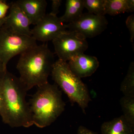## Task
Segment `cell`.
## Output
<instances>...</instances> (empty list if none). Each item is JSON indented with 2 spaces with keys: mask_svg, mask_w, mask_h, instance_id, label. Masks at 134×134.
<instances>
[{
  "mask_svg": "<svg viewBox=\"0 0 134 134\" xmlns=\"http://www.w3.org/2000/svg\"><path fill=\"white\" fill-rule=\"evenodd\" d=\"M52 10L50 14L54 15L57 16L59 12V8L62 5V0H52Z\"/></svg>",
  "mask_w": 134,
  "mask_h": 134,
  "instance_id": "44dd1931",
  "label": "cell"
},
{
  "mask_svg": "<svg viewBox=\"0 0 134 134\" xmlns=\"http://www.w3.org/2000/svg\"><path fill=\"white\" fill-rule=\"evenodd\" d=\"M77 134H99L83 126H80L77 130Z\"/></svg>",
  "mask_w": 134,
  "mask_h": 134,
  "instance_id": "7402d4cb",
  "label": "cell"
},
{
  "mask_svg": "<svg viewBox=\"0 0 134 134\" xmlns=\"http://www.w3.org/2000/svg\"><path fill=\"white\" fill-rule=\"evenodd\" d=\"M6 16L3 19H0V31L2 28V26L5 24L6 21Z\"/></svg>",
  "mask_w": 134,
  "mask_h": 134,
  "instance_id": "cb8c5ba5",
  "label": "cell"
},
{
  "mask_svg": "<svg viewBox=\"0 0 134 134\" xmlns=\"http://www.w3.org/2000/svg\"><path fill=\"white\" fill-rule=\"evenodd\" d=\"M123 116L130 122L134 124V97L123 96L120 100Z\"/></svg>",
  "mask_w": 134,
  "mask_h": 134,
  "instance_id": "2e32d148",
  "label": "cell"
},
{
  "mask_svg": "<svg viewBox=\"0 0 134 134\" xmlns=\"http://www.w3.org/2000/svg\"><path fill=\"white\" fill-rule=\"evenodd\" d=\"M67 29L66 24L59 17L49 13L31 29V36L36 41L44 43L52 41Z\"/></svg>",
  "mask_w": 134,
  "mask_h": 134,
  "instance_id": "ba28073f",
  "label": "cell"
},
{
  "mask_svg": "<svg viewBox=\"0 0 134 134\" xmlns=\"http://www.w3.org/2000/svg\"><path fill=\"white\" fill-rule=\"evenodd\" d=\"M51 75L55 83L59 86L69 98L72 104L76 103L86 113L91 100L87 86L81 78L74 74L68 62L58 59L54 63Z\"/></svg>",
  "mask_w": 134,
  "mask_h": 134,
  "instance_id": "277c9868",
  "label": "cell"
},
{
  "mask_svg": "<svg viewBox=\"0 0 134 134\" xmlns=\"http://www.w3.org/2000/svg\"><path fill=\"white\" fill-rule=\"evenodd\" d=\"M101 134H134V124L122 115L104 122L101 127Z\"/></svg>",
  "mask_w": 134,
  "mask_h": 134,
  "instance_id": "7c38bea8",
  "label": "cell"
},
{
  "mask_svg": "<svg viewBox=\"0 0 134 134\" xmlns=\"http://www.w3.org/2000/svg\"><path fill=\"white\" fill-rule=\"evenodd\" d=\"M7 69H5L4 66L1 60H0V76H1L3 74L7 71Z\"/></svg>",
  "mask_w": 134,
  "mask_h": 134,
  "instance_id": "603a6c76",
  "label": "cell"
},
{
  "mask_svg": "<svg viewBox=\"0 0 134 134\" xmlns=\"http://www.w3.org/2000/svg\"><path fill=\"white\" fill-rule=\"evenodd\" d=\"M37 45L32 36L15 33L4 25L0 31V60L4 68L12 58Z\"/></svg>",
  "mask_w": 134,
  "mask_h": 134,
  "instance_id": "5b68a950",
  "label": "cell"
},
{
  "mask_svg": "<svg viewBox=\"0 0 134 134\" xmlns=\"http://www.w3.org/2000/svg\"><path fill=\"white\" fill-rule=\"evenodd\" d=\"M0 116L3 122L7 124V116L5 109V103L1 92L0 91Z\"/></svg>",
  "mask_w": 134,
  "mask_h": 134,
  "instance_id": "d6986e66",
  "label": "cell"
},
{
  "mask_svg": "<svg viewBox=\"0 0 134 134\" xmlns=\"http://www.w3.org/2000/svg\"><path fill=\"white\" fill-rule=\"evenodd\" d=\"M105 14L115 16L134 10V0H105Z\"/></svg>",
  "mask_w": 134,
  "mask_h": 134,
  "instance_id": "4fadbf2b",
  "label": "cell"
},
{
  "mask_svg": "<svg viewBox=\"0 0 134 134\" xmlns=\"http://www.w3.org/2000/svg\"><path fill=\"white\" fill-rule=\"evenodd\" d=\"M9 8L10 5L6 2L0 0V19H3L7 16L6 14Z\"/></svg>",
  "mask_w": 134,
  "mask_h": 134,
  "instance_id": "ffe728a7",
  "label": "cell"
},
{
  "mask_svg": "<svg viewBox=\"0 0 134 134\" xmlns=\"http://www.w3.org/2000/svg\"><path fill=\"white\" fill-rule=\"evenodd\" d=\"M84 7L88 13L97 15L105 16V0H83Z\"/></svg>",
  "mask_w": 134,
  "mask_h": 134,
  "instance_id": "e0dca14e",
  "label": "cell"
},
{
  "mask_svg": "<svg viewBox=\"0 0 134 134\" xmlns=\"http://www.w3.org/2000/svg\"><path fill=\"white\" fill-rule=\"evenodd\" d=\"M14 2L26 15L31 24L36 25L46 14V0H18Z\"/></svg>",
  "mask_w": 134,
  "mask_h": 134,
  "instance_id": "8fae6325",
  "label": "cell"
},
{
  "mask_svg": "<svg viewBox=\"0 0 134 134\" xmlns=\"http://www.w3.org/2000/svg\"><path fill=\"white\" fill-rule=\"evenodd\" d=\"M9 10L4 25L15 33L31 36V24L26 15L14 2L10 5Z\"/></svg>",
  "mask_w": 134,
  "mask_h": 134,
  "instance_id": "30bf717a",
  "label": "cell"
},
{
  "mask_svg": "<svg viewBox=\"0 0 134 134\" xmlns=\"http://www.w3.org/2000/svg\"><path fill=\"white\" fill-rule=\"evenodd\" d=\"M55 62L54 54L45 44L37 45L20 55L16 69L19 80L27 91L48 82Z\"/></svg>",
  "mask_w": 134,
  "mask_h": 134,
  "instance_id": "6da1fadb",
  "label": "cell"
},
{
  "mask_svg": "<svg viewBox=\"0 0 134 134\" xmlns=\"http://www.w3.org/2000/svg\"><path fill=\"white\" fill-rule=\"evenodd\" d=\"M55 53L59 59L69 61L88 47L86 39L76 32L66 30L52 41Z\"/></svg>",
  "mask_w": 134,
  "mask_h": 134,
  "instance_id": "8992f818",
  "label": "cell"
},
{
  "mask_svg": "<svg viewBox=\"0 0 134 134\" xmlns=\"http://www.w3.org/2000/svg\"><path fill=\"white\" fill-rule=\"evenodd\" d=\"M29 103L33 125L43 128L51 125L65 109L62 93L56 84L37 87Z\"/></svg>",
  "mask_w": 134,
  "mask_h": 134,
  "instance_id": "3957f363",
  "label": "cell"
},
{
  "mask_svg": "<svg viewBox=\"0 0 134 134\" xmlns=\"http://www.w3.org/2000/svg\"><path fill=\"white\" fill-rule=\"evenodd\" d=\"M83 0H67L65 14L59 17L63 23L68 24L74 21L83 14Z\"/></svg>",
  "mask_w": 134,
  "mask_h": 134,
  "instance_id": "5bb4252c",
  "label": "cell"
},
{
  "mask_svg": "<svg viewBox=\"0 0 134 134\" xmlns=\"http://www.w3.org/2000/svg\"><path fill=\"white\" fill-rule=\"evenodd\" d=\"M0 91L5 103L7 124L12 127L32 126L29 103L26 100L27 91L19 78L7 70L0 76Z\"/></svg>",
  "mask_w": 134,
  "mask_h": 134,
  "instance_id": "7a4b0ae2",
  "label": "cell"
},
{
  "mask_svg": "<svg viewBox=\"0 0 134 134\" xmlns=\"http://www.w3.org/2000/svg\"><path fill=\"white\" fill-rule=\"evenodd\" d=\"M126 25L130 34V41L133 43L134 40V15L132 14L128 17L126 21Z\"/></svg>",
  "mask_w": 134,
  "mask_h": 134,
  "instance_id": "ac0fdd59",
  "label": "cell"
},
{
  "mask_svg": "<svg viewBox=\"0 0 134 134\" xmlns=\"http://www.w3.org/2000/svg\"><path fill=\"white\" fill-rule=\"evenodd\" d=\"M120 91L124 96L134 97V63H130L127 72L121 84Z\"/></svg>",
  "mask_w": 134,
  "mask_h": 134,
  "instance_id": "9a60e30c",
  "label": "cell"
},
{
  "mask_svg": "<svg viewBox=\"0 0 134 134\" xmlns=\"http://www.w3.org/2000/svg\"><path fill=\"white\" fill-rule=\"evenodd\" d=\"M108 23L105 16L87 12L83 13L77 19L66 24L67 29L79 34L85 38H92L104 31Z\"/></svg>",
  "mask_w": 134,
  "mask_h": 134,
  "instance_id": "52a82bcc",
  "label": "cell"
},
{
  "mask_svg": "<svg viewBox=\"0 0 134 134\" xmlns=\"http://www.w3.org/2000/svg\"><path fill=\"white\" fill-rule=\"evenodd\" d=\"M72 72L81 78L91 76L97 71L99 65L95 56L79 54L68 62Z\"/></svg>",
  "mask_w": 134,
  "mask_h": 134,
  "instance_id": "9c48e42d",
  "label": "cell"
}]
</instances>
